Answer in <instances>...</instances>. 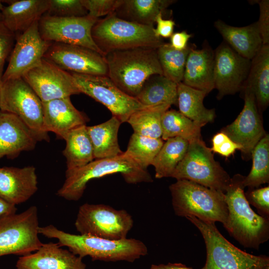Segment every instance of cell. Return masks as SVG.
Masks as SVG:
<instances>
[{
    "mask_svg": "<svg viewBox=\"0 0 269 269\" xmlns=\"http://www.w3.org/2000/svg\"><path fill=\"white\" fill-rule=\"evenodd\" d=\"M46 14L54 17H82L88 15V11L81 0H49Z\"/></svg>",
    "mask_w": 269,
    "mask_h": 269,
    "instance_id": "74e56055",
    "label": "cell"
},
{
    "mask_svg": "<svg viewBox=\"0 0 269 269\" xmlns=\"http://www.w3.org/2000/svg\"><path fill=\"white\" fill-rule=\"evenodd\" d=\"M169 190L176 215L225 224L228 210L224 193L185 179L177 180Z\"/></svg>",
    "mask_w": 269,
    "mask_h": 269,
    "instance_id": "8992f818",
    "label": "cell"
},
{
    "mask_svg": "<svg viewBox=\"0 0 269 269\" xmlns=\"http://www.w3.org/2000/svg\"><path fill=\"white\" fill-rule=\"evenodd\" d=\"M156 49L137 48L108 53V76L121 90L135 98L150 77L163 75Z\"/></svg>",
    "mask_w": 269,
    "mask_h": 269,
    "instance_id": "277c9868",
    "label": "cell"
},
{
    "mask_svg": "<svg viewBox=\"0 0 269 269\" xmlns=\"http://www.w3.org/2000/svg\"><path fill=\"white\" fill-rule=\"evenodd\" d=\"M63 139L66 141L62 153L66 160V171L83 167L94 159L93 148L86 125L70 131Z\"/></svg>",
    "mask_w": 269,
    "mask_h": 269,
    "instance_id": "f546056e",
    "label": "cell"
},
{
    "mask_svg": "<svg viewBox=\"0 0 269 269\" xmlns=\"http://www.w3.org/2000/svg\"><path fill=\"white\" fill-rule=\"evenodd\" d=\"M251 156L253 164L250 172L245 176L244 186L257 188L269 182V134H266L254 148Z\"/></svg>",
    "mask_w": 269,
    "mask_h": 269,
    "instance_id": "d590c367",
    "label": "cell"
},
{
    "mask_svg": "<svg viewBox=\"0 0 269 269\" xmlns=\"http://www.w3.org/2000/svg\"><path fill=\"white\" fill-rule=\"evenodd\" d=\"M193 46L190 44L184 50H178L170 43L160 45L156 51L163 75L176 84L182 82L187 58Z\"/></svg>",
    "mask_w": 269,
    "mask_h": 269,
    "instance_id": "e575fe53",
    "label": "cell"
},
{
    "mask_svg": "<svg viewBox=\"0 0 269 269\" xmlns=\"http://www.w3.org/2000/svg\"><path fill=\"white\" fill-rule=\"evenodd\" d=\"M212 142L211 151L226 157L233 154L237 149L241 151L242 149L241 145L232 141L223 132L215 134L212 139Z\"/></svg>",
    "mask_w": 269,
    "mask_h": 269,
    "instance_id": "b9f144b4",
    "label": "cell"
},
{
    "mask_svg": "<svg viewBox=\"0 0 269 269\" xmlns=\"http://www.w3.org/2000/svg\"><path fill=\"white\" fill-rule=\"evenodd\" d=\"M191 37L192 35L186 31L173 33L170 37V44L176 50H184L187 47L188 42Z\"/></svg>",
    "mask_w": 269,
    "mask_h": 269,
    "instance_id": "f6af8a7d",
    "label": "cell"
},
{
    "mask_svg": "<svg viewBox=\"0 0 269 269\" xmlns=\"http://www.w3.org/2000/svg\"><path fill=\"white\" fill-rule=\"evenodd\" d=\"M38 141L19 117L0 110V158H14L22 151L33 150Z\"/></svg>",
    "mask_w": 269,
    "mask_h": 269,
    "instance_id": "d6986e66",
    "label": "cell"
},
{
    "mask_svg": "<svg viewBox=\"0 0 269 269\" xmlns=\"http://www.w3.org/2000/svg\"><path fill=\"white\" fill-rule=\"evenodd\" d=\"M244 177L237 174L231 178L224 193L228 215L223 226L244 247L258 249L269 239V218L252 209L245 195Z\"/></svg>",
    "mask_w": 269,
    "mask_h": 269,
    "instance_id": "7a4b0ae2",
    "label": "cell"
},
{
    "mask_svg": "<svg viewBox=\"0 0 269 269\" xmlns=\"http://www.w3.org/2000/svg\"><path fill=\"white\" fill-rule=\"evenodd\" d=\"M3 6L2 21L11 31L21 33L39 21L49 7V0H20Z\"/></svg>",
    "mask_w": 269,
    "mask_h": 269,
    "instance_id": "d4e9b609",
    "label": "cell"
},
{
    "mask_svg": "<svg viewBox=\"0 0 269 269\" xmlns=\"http://www.w3.org/2000/svg\"><path fill=\"white\" fill-rule=\"evenodd\" d=\"M2 1L0 0V20H2V14L1 11L3 7V5L2 4Z\"/></svg>",
    "mask_w": 269,
    "mask_h": 269,
    "instance_id": "c3c4849f",
    "label": "cell"
},
{
    "mask_svg": "<svg viewBox=\"0 0 269 269\" xmlns=\"http://www.w3.org/2000/svg\"><path fill=\"white\" fill-rule=\"evenodd\" d=\"M245 87L253 92L259 112L264 111L269 104V44H263L251 60Z\"/></svg>",
    "mask_w": 269,
    "mask_h": 269,
    "instance_id": "484cf974",
    "label": "cell"
},
{
    "mask_svg": "<svg viewBox=\"0 0 269 269\" xmlns=\"http://www.w3.org/2000/svg\"><path fill=\"white\" fill-rule=\"evenodd\" d=\"M38 233L48 238L57 239L60 247H68L74 255L81 258L89 256L94 261L132 263L146 256L148 252L142 242L133 238L113 240L91 235L72 234L52 225L39 227Z\"/></svg>",
    "mask_w": 269,
    "mask_h": 269,
    "instance_id": "6da1fadb",
    "label": "cell"
},
{
    "mask_svg": "<svg viewBox=\"0 0 269 269\" xmlns=\"http://www.w3.org/2000/svg\"><path fill=\"white\" fill-rule=\"evenodd\" d=\"M201 127L175 110H167L161 119L163 140L179 137L189 142L201 138Z\"/></svg>",
    "mask_w": 269,
    "mask_h": 269,
    "instance_id": "836d02e7",
    "label": "cell"
},
{
    "mask_svg": "<svg viewBox=\"0 0 269 269\" xmlns=\"http://www.w3.org/2000/svg\"><path fill=\"white\" fill-rule=\"evenodd\" d=\"M115 173L121 174L130 184L153 181L147 170L125 151L115 157L95 159L80 168L66 171L65 180L57 195L68 200L77 201L82 196L89 181Z\"/></svg>",
    "mask_w": 269,
    "mask_h": 269,
    "instance_id": "3957f363",
    "label": "cell"
},
{
    "mask_svg": "<svg viewBox=\"0 0 269 269\" xmlns=\"http://www.w3.org/2000/svg\"><path fill=\"white\" fill-rule=\"evenodd\" d=\"M15 269H86L82 258L58 243L42 244L33 254L20 257Z\"/></svg>",
    "mask_w": 269,
    "mask_h": 269,
    "instance_id": "ffe728a7",
    "label": "cell"
},
{
    "mask_svg": "<svg viewBox=\"0 0 269 269\" xmlns=\"http://www.w3.org/2000/svg\"><path fill=\"white\" fill-rule=\"evenodd\" d=\"M51 43L41 38L38 21L20 33L16 37L1 83L9 79L22 78L28 71L40 64Z\"/></svg>",
    "mask_w": 269,
    "mask_h": 269,
    "instance_id": "2e32d148",
    "label": "cell"
},
{
    "mask_svg": "<svg viewBox=\"0 0 269 269\" xmlns=\"http://www.w3.org/2000/svg\"><path fill=\"white\" fill-rule=\"evenodd\" d=\"M269 269V268H268V269Z\"/></svg>",
    "mask_w": 269,
    "mask_h": 269,
    "instance_id": "681fc988",
    "label": "cell"
},
{
    "mask_svg": "<svg viewBox=\"0 0 269 269\" xmlns=\"http://www.w3.org/2000/svg\"><path fill=\"white\" fill-rule=\"evenodd\" d=\"M35 168L0 167V197L15 205L28 200L38 189Z\"/></svg>",
    "mask_w": 269,
    "mask_h": 269,
    "instance_id": "7402d4cb",
    "label": "cell"
},
{
    "mask_svg": "<svg viewBox=\"0 0 269 269\" xmlns=\"http://www.w3.org/2000/svg\"><path fill=\"white\" fill-rule=\"evenodd\" d=\"M97 19L88 15L59 17L45 13L38 21V29L46 41L85 47L105 56L92 36V29Z\"/></svg>",
    "mask_w": 269,
    "mask_h": 269,
    "instance_id": "4fadbf2b",
    "label": "cell"
},
{
    "mask_svg": "<svg viewBox=\"0 0 269 269\" xmlns=\"http://www.w3.org/2000/svg\"><path fill=\"white\" fill-rule=\"evenodd\" d=\"M189 143L188 140L179 137L169 138L164 142L151 164L156 178L171 177L185 156Z\"/></svg>",
    "mask_w": 269,
    "mask_h": 269,
    "instance_id": "1f68e13d",
    "label": "cell"
},
{
    "mask_svg": "<svg viewBox=\"0 0 269 269\" xmlns=\"http://www.w3.org/2000/svg\"><path fill=\"white\" fill-rule=\"evenodd\" d=\"M195 47L188 55L182 82L208 94L215 88L214 50L207 42L204 43L201 49Z\"/></svg>",
    "mask_w": 269,
    "mask_h": 269,
    "instance_id": "603a6c76",
    "label": "cell"
},
{
    "mask_svg": "<svg viewBox=\"0 0 269 269\" xmlns=\"http://www.w3.org/2000/svg\"><path fill=\"white\" fill-rule=\"evenodd\" d=\"M0 85H1V84H0Z\"/></svg>",
    "mask_w": 269,
    "mask_h": 269,
    "instance_id": "f907efd6",
    "label": "cell"
},
{
    "mask_svg": "<svg viewBox=\"0 0 269 269\" xmlns=\"http://www.w3.org/2000/svg\"><path fill=\"white\" fill-rule=\"evenodd\" d=\"M153 25L122 19L114 13L98 19L92 36L104 55L112 51L137 48L157 49L164 42L156 36Z\"/></svg>",
    "mask_w": 269,
    "mask_h": 269,
    "instance_id": "5b68a950",
    "label": "cell"
},
{
    "mask_svg": "<svg viewBox=\"0 0 269 269\" xmlns=\"http://www.w3.org/2000/svg\"><path fill=\"white\" fill-rule=\"evenodd\" d=\"M163 143L161 138H152L133 133L126 152L142 168L147 169Z\"/></svg>",
    "mask_w": 269,
    "mask_h": 269,
    "instance_id": "8d00e7d4",
    "label": "cell"
},
{
    "mask_svg": "<svg viewBox=\"0 0 269 269\" xmlns=\"http://www.w3.org/2000/svg\"><path fill=\"white\" fill-rule=\"evenodd\" d=\"M42 102L80 94L71 73L43 58L22 77Z\"/></svg>",
    "mask_w": 269,
    "mask_h": 269,
    "instance_id": "5bb4252c",
    "label": "cell"
},
{
    "mask_svg": "<svg viewBox=\"0 0 269 269\" xmlns=\"http://www.w3.org/2000/svg\"><path fill=\"white\" fill-rule=\"evenodd\" d=\"M199 230L205 241L206 261L201 269H267L269 258L256 256L237 248L219 232L215 223L194 216L186 217Z\"/></svg>",
    "mask_w": 269,
    "mask_h": 269,
    "instance_id": "52a82bcc",
    "label": "cell"
},
{
    "mask_svg": "<svg viewBox=\"0 0 269 269\" xmlns=\"http://www.w3.org/2000/svg\"><path fill=\"white\" fill-rule=\"evenodd\" d=\"M15 205L7 202L0 197V217L16 213Z\"/></svg>",
    "mask_w": 269,
    "mask_h": 269,
    "instance_id": "bcb514c9",
    "label": "cell"
},
{
    "mask_svg": "<svg viewBox=\"0 0 269 269\" xmlns=\"http://www.w3.org/2000/svg\"><path fill=\"white\" fill-rule=\"evenodd\" d=\"M177 105L179 112L200 126L212 123L215 118L214 109L206 108L203 100L206 92L193 88L182 82L177 84Z\"/></svg>",
    "mask_w": 269,
    "mask_h": 269,
    "instance_id": "83f0119b",
    "label": "cell"
},
{
    "mask_svg": "<svg viewBox=\"0 0 269 269\" xmlns=\"http://www.w3.org/2000/svg\"><path fill=\"white\" fill-rule=\"evenodd\" d=\"M250 205L255 207L261 216L269 218V187L250 189L245 193Z\"/></svg>",
    "mask_w": 269,
    "mask_h": 269,
    "instance_id": "ab89813d",
    "label": "cell"
},
{
    "mask_svg": "<svg viewBox=\"0 0 269 269\" xmlns=\"http://www.w3.org/2000/svg\"><path fill=\"white\" fill-rule=\"evenodd\" d=\"M0 110L19 117L35 134L39 141H49L48 133L43 126L42 102L22 78L1 83Z\"/></svg>",
    "mask_w": 269,
    "mask_h": 269,
    "instance_id": "9c48e42d",
    "label": "cell"
},
{
    "mask_svg": "<svg viewBox=\"0 0 269 269\" xmlns=\"http://www.w3.org/2000/svg\"><path fill=\"white\" fill-rule=\"evenodd\" d=\"M260 8V16L258 26L263 44H269V0L258 1Z\"/></svg>",
    "mask_w": 269,
    "mask_h": 269,
    "instance_id": "7bdbcfd3",
    "label": "cell"
},
{
    "mask_svg": "<svg viewBox=\"0 0 269 269\" xmlns=\"http://www.w3.org/2000/svg\"><path fill=\"white\" fill-rule=\"evenodd\" d=\"M170 105L162 104L146 107L134 113L127 121L134 133L152 138H161V119Z\"/></svg>",
    "mask_w": 269,
    "mask_h": 269,
    "instance_id": "d6a6232c",
    "label": "cell"
},
{
    "mask_svg": "<svg viewBox=\"0 0 269 269\" xmlns=\"http://www.w3.org/2000/svg\"><path fill=\"white\" fill-rule=\"evenodd\" d=\"M37 208L32 206L19 214L0 217V257L7 255L21 256L38 250L43 243L38 237Z\"/></svg>",
    "mask_w": 269,
    "mask_h": 269,
    "instance_id": "8fae6325",
    "label": "cell"
},
{
    "mask_svg": "<svg viewBox=\"0 0 269 269\" xmlns=\"http://www.w3.org/2000/svg\"><path fill=\"white\" fill-rule=\"evenodd\" d=\"M149 269H193L181 263H168L166 265H152Z\"/></svg>",
    "mask_w": 269,
    "mask_h": 269,
    "instance_id": "7dc6e473",
    "label": "cell"
},
{
    "mask_svg": "<svg viewBox=\"0 0 269 269\" xmlns=\"http://www.w3.org/2000/svg\"><path fill=\"white\" fill-rule=\"evenodd\" d=\"M162 13H159L156 17V27L154 28V32L156 36L167 38L170 37L173 33L175 23L172 19H163Z\"/></svg>",
    "mask_w": 269,
    "mask_h": 269,
    "instance_id": "ee69618b",
    "label": "cell"
},
{
    "mask_svg": "<svg viewBox=\"0 0 269 269\" xmlns=\"http://www.w3.org/2000/svg\"><path fill=\"white\" fill-rule=\"evenodd\" d=\"M43 58L67 72L108 76L105 56L85 47L52 42Z\"/></svg>",
    "mask_w": 269,
    "mask_h": 269,
    "instance_id": "9a60e30c",
    "label": "cell"
},
{
    "mask_svg": "<svg viewBox=\"0 0 269 269\" xmlns=\"http://www.w3.org/2000/svg\"><path fill=\"white\" fill-rule=\"evenodd\" d=\"M251 60L236 52L223 41L214 50V87L220 100L241 91L247 78Z\"/></svg>",
    "mask_w": 269,
    "mask_h": 269,
    "instance_id": "e0dca14e",
    "label": "cell"
},
{
    "mask_svg": "<svg viewBox=\"0 0 269 269\" xmlns=\"http://www.w3.org/2000/svg\"><path fill=\"white\" fill-rule=\"evenodd\" d=\"M43 126L47 132L54 133L58 138L63 139L70 131L86 125L89 119L72 104L70 97L42 102Z\"/></svg>",
    "mask_w": 269,
    "mask_h": 269,
    "instance_id": "44dd1931",
    "label": "cell"
},
{
    "mask_svg": "<svg viewBox=\"0 0 269 269\" xmlns=\"http://www.w3.org/2000/svg\"><path fill=\"white\" fill-rule=\"evenodd\" d=\"M174 1L171 0H122L114 13L125 20L153 25L157 15L163 13Z\"/></svg>",
    "mask_w": 269,
    "mask_h": 269,
    "instance_id": "f1b7e54d",
    "label": "cell"
},
{
    "mask_svg": "<svg viewBox=\"0 0 269 269\" xmlns=\"http://www.w3.org/2000/svg\"><path fill=\"white\" fill-rule=\"evenodd\" d=\"M244 106L236 120L221 130L234 142L242 147L244 158L249 159L260 139L266 134L255 95L248 87H243Z\"/></svg>",
    "mask_w": 269,
    "mask_h": 269,
    "instance_id": "ac0fdd59",
    "label": "cell"
},
{
    "mask_svg": "<svg viewBox=\"0 0 269 269\" xmlns=\"http://www.w3.org/2000/svg\"><path fill=\"white\" fill-rule=\"evenodd\" d=\"M122 0H81L88 15L97 19L114 13Z\"/></svg>",
    "mask_w": 269,
    "mask_h": 269,
    "instance_id": "f35d334b",
    "label": "cell"
},
{
    "mask_svg": "<svg viewBox=\"0 0 269 269\" xmlns=\"http://www.w3.org/2000/svg\"><path fill=\"white\" fill-rule=\"evenodd\" d=\"M177 84L162 75H154L145 82L135 98L142 105H177Z\"/></svg>",
    "mask_w": 269,
    "mask_h": 269,
    "instance_id": "4dcf8cb0",
    "label": "cell"
},
{
    "mask_svg": "<svg viewBox=\"0 0 269 269\" xmlns=\"http://www.w3.org/2000/svg\"><path fill=\"white\" fill-rule=\"evenodd\" d=\"M133 225L132 216L126 210L89 203L79 207L75 222L76 230L81 235L113 240L127 238Z\"/></svg>",
    "mask_w": 269,
    "mask_h": 269,
    "instance_id": "30bf717a",
    "label": "cell"
},
{
    "mask_svg": "<svg viewBox=\"0 0 269 269\" xmlns=\"http://www.w3.org/2000/svg\"><path fill=\"white\" fill-rule=\"evenodd\" d=\"M16 35L9 30L0 20V84L4 73L5 62L9 57L14 47Z\"/></svg>",
    "mask_w": 269,
    "mask_h": 269,
    "instance_id": "60d3db41",
    "label": "cell"
},
{
    "mask_svg": "<svg viewBox=\"0 0 269 269\" xmlns=\"http://www.w3.org/2000/svg\"><path fill=\"white\" fill-rule=\"evenodd\" d=\"M214 27L224 41L245 58L252 60L263 45L257 22L243 27H236L218 19L215 21Z\"/></svg>",
    "mask_w": 269,
    "mask_h": 269,
    "instance_id": "cb8c5ba5",
    "label": "cell"
},
{
    "mask_svg": "<svg viewBox=\"0 0 269 269\" xmlns=\"http://www.w3.org/2000/svg\"><path fill=\"white\" fill-rule=\"evenodd\" d=\"M185 156L171 177L189 180L225 193L231 180L201 138L189 142Z\"/></svg>",
    "mask_w": 269,
    "mask_h": 269,
    "instance_id": "ba28073f",
    "label": "cell"
},
{
    "mask_svg": "<svg viewBox=\"0 0 269 269\" xmlns=\"http://www.w3.org/2000/svg\"><path fill=\"white\" fill-rule=\"evenodd\" d=\"M81 93L101 103L123 123L135 112L146 107L121 90L107 76L71 73Z\"/></svg>",
    "mask_w": 269,
    "mask_h": 269,
    "instance_id": "7c38bea8",
    "label": "cell"
},
{
    "mask_svg": "<svg viewBox=\"0 0 269 269\" xmlns=\"http://www.w3.org/2000/svg\"><path fill=\"white\" fill-rule=\"evenodd\" d=\"M122 123L113 116L99 125L87 126L91 139L95 159L115 157L121 154L118 134Z\"/></svg>",
    "mask_w": 269,
    "mask_h": 269,
    "instance_id": "4316f807",
    "label": "cell"
}]
</instances>
